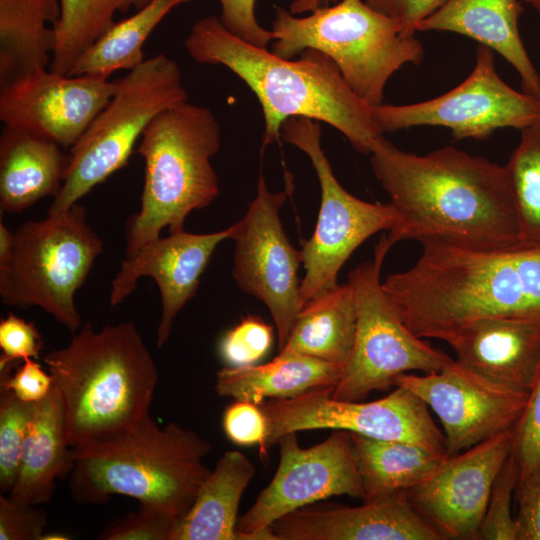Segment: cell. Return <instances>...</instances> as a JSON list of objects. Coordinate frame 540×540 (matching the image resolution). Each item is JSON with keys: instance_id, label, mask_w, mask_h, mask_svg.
<instances>
[{"instance_id": "7dc6e473", "label": "cell", "mask_w": 540, "mask_h": 540, "mask_svg": "<svg viewBox=\"0 0 540 540\" xmlns=\"http://www.w3.org/2000/svg\"><path fill=\"white\" fill-rule=\"evenodd\" d=\"M67 539H69V537L63 534H59V533L45 534L44 533L41 540H67Z\"/></svg>"}, {"instance_id": "d6a6232c", "label": "cell", "mask_w": 540, "mask_h": 540, "mask_svg": "<svg viewBox=\"0 0 540 540\" xmlns=\"http://www.w3.org/2000/svg\"><path fill=\"white\" fill-rule=\"evenodd\" d=\"M35 405L0 388V490L3 493L8 494L16 482Z\"/></svg>"}, {"instance_id": "f6af8a7d", "label": "cell", "mask_w": 540, "mask_h": 540, "mask_svg": "<svg viewBox=\"0 0 540 540\" xmlns=\"http://www.w3.org/2000/svg\"><path fill=\"white\" fill-rule=\"evenodd\" d=\"M337 0H294L290 4V12L292 14L311 12L321 6L336 3Z\"/></svg>"}, {"instance_id": "603a6c76", "label": "cell", "mask_w": 540, "mask_h": 540, "mask_svg": "<svg viewBox=\"0 0 540 540\" xmlns=\"http://www.w3.org/2000/svg\"><path fill=\"white\" fill-rule=\"evenodd\" d=\"M60 145L23 130L3 127L0 136V209L17 214L60 192L68 155Z\"/></svg>"}, {"instance_id": "8d00e7d4", "label": "cell", "mask_w": 540, "mask_h": 540, "mask_svg": "<svg viewBox=\"0 0 540 540\" xmlns=\"http://www.w3.org/2000/svg\"><path fill=\"white\" fill-rule=\"evenodd\" d=\"M512 453L519 468L518 479L540 470V364L525 410L515 425Z\"/></svg>"}, {"instance_id": "277c9868", "label": "cell", "mask_w": 540, "mask_h": 540, "mask_svg": "<svg viewBox=\"0 0 540 540\" xmlns=\"http://www.w3.org/2000/svg\"><path fill=\"white\" fill-rule=\"evenodd\" d=\"M44 363L60 396L71 448L118 437L150 415L158 370L131 321L101 331L87 321Z\"/></svg>"}, {"instance_id": "83f0119b", "label": "cell", "mask_w": 540, "mask_h": 540, "mask_svg": "<svg viewBox=\"0 0 540 540\" xmlns=\"http://www.w3.org/2000/svg\"><path fill=\"white\" fill-rule=\"evenodd\" d=\"M356 321L353 286L349 282L336 284L302 306L279 353L307 355L344 368L352 351Z\"/></svg>"}, {"instance_id": "ee69618b", "label": "cell", "mask_w": 540, "mask_h": 540, "mask_svg": "<svg viewBox=\"0 0 540 540\" xmlns=\"http://www.w3.org/2000/svg\"><path fill=\"white\" fill-rule=\"evenodd\" d=\"M371 8L398 22L406 35H415L419 24L447 0H364Z\"/></svg>"}, {"instance_id": "30bf717a", "label": "cell", "mask_w": 540, "mask_h": 540, "mask_svg": "<svg viewBox=\"0 0 540 540\" xmlns=\"http://www.w3.org/2000/svg\"><path fill=\"white\" fill-rule=\"evenodd\" d=\"M392 246L384 234L374 258L348 274L356 298L357 321L351 354L332 389L336 399L363 400L373 391L395 386V379L402 374L431 373L453 360L415 335L385 293L381 269Z\"/></svg>"}, {"instance_id": "4fadbf2b", "label": "cell", "mask_w": 540, "mask_h": 540, "mask_svg": "<svg viewBox=\"0 0 540 540\" xmlns=\"http://www.w3.org/2000/svg\"><path fill=\"white\" fill-rule=\"evenodd\" d=\"M378 130L448 128L455 141L483 140L501 128L520 131L540 121V98L517 91L498 75L493 51L478 45L472 72L450 91L422 102L372 107Z\"/></svg>"}, {"instance_id": "52a82bcc", "label": "cell", "mask_w": 540, "mask_h": 540, "mask_svg": "<svg viewBox=\"0 0 540 540\" xmlns=\"http://www.w3.org/2000/svg\"><path fill=\"white\" fill-rule=\"evenodd\" d=\"M271 52L293 59L307 49L329 56L351 89L371 106L383 104L391 76L407 64L418 65L424 47L398 22L364 0H341L305 17L275 7Z\"/></svg>"}, {"instance_id": "9c48e42d", "label": "cell", "mask_w": 540, "mask_h": 540, "mask_svg": "<svg viewBox=\"0 0 540 540\" xmlns=\"http://www.w3.org/2000/svg\"><path fill=\"white\" fill-rule=\"evenodd\" d=\"M117 80L114 95L70 147L64 182L48 213L69 209L124 167L151 120L188 101L178 64L163 53L144 60Z\"/></svg>"}, {"instance_id": "6da1fadb", "label": "cell", "mask_w": 540, "mask_h": 540, "mask_svg": "<svg viewBox=\"0 0 540 540\" xmlns=\"http://www.w3.org/2000/svg\"><path fill=\"white\" fill-rule=\"evenodd\" d=\"M374 176L396 215L387 238L479 247L519 244V222L505 166L452 146L405 152L383 136L370 153Z\"/></svg>"}, {"instance_id": "bcb514c9", "label": "cell", "mask_w": 540, "mask_h": 540, "mask_svg": "<svg viewBox=\"0 0 540 540\" xmlns=\"http://www.w3.org/2000/svg\"><path fill=\"white\" fill-rule=\"evenodd\" d=\"M14 232H12L2 221L0 222V259L9 253L13 243Z\"/></svg>"}, {"instance_id": "cb8c5ba5", "label": "cell", "mask_w": 540, "mask_h": 540, "mask_svg": "<svg viewBox=\"0 0 540 540\" xmlns=\"http://www.w3.org/2000/svg\"><path fill=\"white\" fill-rule=\"evenodd\" d=\"M72 465L62 404L53 385L49 394L35 405L18 476L7 496L25 505L48 503L53 496L56 479L70 473Z\"/></svg>"}, {"instance_id": "2e32d148", "label": "cell", "mask_w": 540, "mask_h": 540, "mask_svg": "<svg viewBox=\"0 0 540 540\" xmlns=\"http://www.w3.org/2000/svg\"><path fill=\"white\" fill-rule=\"evenodd\" d=\"M416 394L439 418L448 456L456 455L517 424L528 392L474 373L456 360L423 375L402 374L395 386Z\"/></svg>"}, {"instance_id": "74e56055", "label": "cell", "mask_w": 540, "mask_h": 540, "mask_svg": "<svg viewBox=\"0 0 540 540\" xmlns=\"http://www.w3.org/2000/svg\"><path fill=\"white\" fill-rule=\"evenodd\" d=\"M43 348L40 332L33 322L10 312L0 321V372L12 371L18 361L38 359Z\"/></svg>"}, {"instance_id": "e0dca14e", "label": "cell", "mask_w": 540, "mask_h": 540, "mask_svg": "<svg viewBox=\"0 0 540 540\" xmlns=\"http://www.w3.org/2000/svg\"><path fill=\"white\" fill-rule=\"evenodd\" d=\"M515 426L456 455L406 491L415 509L446 539L477 540L495 479L511 455Z\"/></svg>"}, {"instance_id": "e575fe53", "label": "cell", "mask_w": 540, "mask_h": 540, "mask_svg": "<svg viewBox=\"0 0 540 540\" xmlns=\"http://www.w3.org/2000/svg\"><path fill=\"white\" fill-rule=\"evenodd\" d=\"M273 340V328L260 317L249 315L225 333L219 355L228 367L255 365L268 354Z\"/></svg>"}, {"instance_id": "ffe728a7", "label": "cell", "mask_w": 540, "mask_h": 540, "mask_svg": "<svg viewBox=\"0 0 540 540\" xmlns=\"http://www.w3.org/2000/svg\"><path fill=\"white\" fill-rule=\"evenodd\" d=\"M274 540H445L406 491L359 506L307 505L277 520Z\"/></svg>"}, {"instance_id": "ac0fdd59", "label": "cell", "mask_w": 540, "mask_h": 540, "mask_svg": "<svg viewBox=\"0 0 540 540\" xmlns=\"http://www.w3.org/2000/svg\"><path fill=\"white\" fill-rule=\"evenodd\" d=\"M118 80L43 69L0 88L3 125L72 147L114 95Z\"/></svg>"}, {"instance_id": "1f68e13d", "label": "cell", "mask_w": 540, "mask_h": 540, "mask_svg": "<svg viewBox=\"0 0 540 540\" xmlns=\"http://www.w3.org/2000/svg\"><path fill=\"white\" fill-rule=\"evenodd\" d=\"M519 222V244L540 247V121L521 130L505 165Z\"/></svg>"}, {"instance_id": "8992f818", "label": "cell", "mask_w": 540, "mask_h": 540, "mask_svg": "<svg viewBox=\"0 0 540 540\" xmlns=\"http://www.w3.org/2000/svg\"><path fill=\"white\" fill-rule=\"evenodd\" d=\"M221 144L220 125L213 112L187 102L158 113L144 130L137 152L145 162L139 212L127 227L125 255L160 237L184 230L186 217L209 206L219 182L211 164Z\"/></svg>"}, {"instance_id": "484cf974", "label": "cell", "mask_w": 540, "mask_h": 540, "mask_svg": "<svg viewBox=\"0 0 540 540\" xmlns=\"http://www.w3.org/2000/svg\"><path fill=\"white\" fill-rule=\"evenodd\" d=\"M254 475L255 466L245 454L226 451L176 523L170 540H242L237 531L238 507Z\"/></svg>"}, {"instance_id": "d4e9b609", "label": "cell", "mask_w": 540, "mask_h": 540, "mask_svg": "<svg viewBox=\"0 0 540 540\" xmlns=\"http://www.w3.org/2000/svg\"><path fill=\"white\" fill-rule=\"evenodd\" d=\"M342 372V366L318 358L279 353L265 364L220 369L215 390L219 396L260 405L266 398H292L334 387Z\"/></svg>"}, {"instance_id": "7c38bea8", "label": "cell", "mask_w": 540, "mask_h": 540, "mask_svg": "<svg viewBox=\"0 0 540 540\" xmlns=\"http://www.w3.org/2000/svg\"><path fill=\"white\" fill-rule=\"evenodd\" d=\"M333 388L260 404L267 420V445L288 433L332 429L377 440L411 442L447 455L443 432L425 402L409 389L397 385L385 397L364 402L336 399Z\"/></svg>"}, {"instance_id": "f1b7e54d", "label": "cell", "mask_w": 540, "mask_h": 540, "mask_svg": "<svg viewBox=\"0 0 540 540\" xmlns=\"http://www.w3.org/2000/svg\"><path fill=\"white\" fill-rule=\"evenodd\" d=\"M363 501L407 491L431 476L448 455L405 441L351 433Z\"/></svg>"}, {"instance_id": "f546056e", "label": "cell", "mask_w": 540, "mask_h": 540, "mask_svg": "<svg viewBox=\"0 0 540 540\" xmlns=\"http://www.w3.org/2000/svg\"><path fill=\"white\" fill-rule=\"evenodd\" d=\"M191 0H151L130 17L116 21L77 59L68 73L108 78L118 70H131L144 59L143 46L152 31L175 7Z\"/></svg>"}, {"instance_id": "ba28073f", "label": "cell", "mask_w": 540, "mask_h": 540, "mask_svg": "<svg viewBox=\"0 0 540 540\" xmlns=\"http://www.w3.org/2000/svg\"><path fill=\"white\" fill-rule=\"evenodd\" d=\"M102 251L103 241L78 203L25 222L14 232L7 256L0 259L2 303L39 307L75 333L82 324L75 294Z\"/></svg>"}, {"instance_id": "d6986e66", "label": "cell", "mask_w": 540, "mask_h": 540, "mask_svg": "<svg viewBox=\"0 0 540 540\" xmlns=\"http://www.w3.org/2000/svg\"><path fill=\"white\" fill-rule=\"evenodd\" d=\"M233 230V225L206 234L181 230L151 240L125 255L112 281L110 305L116 306L127 298L141 277H151L159 288L162 306L156 345L164 346L171 335L176 315L195 295L200 277L216 247L231 239Z\"/></svg>"}, {"instance_id": "9a60e30c", "label": "cell", "mask_w": 540, "mask_h": 540, "mask_svg": "<svg viewBox=\"0 0 540 540\" xmlns=\"http://www.w3.org/2000/svg\"><path fill=\"white\" fill-rule=\"evenodd\" d=\"M287 190L271 191L260 173L257 193L244 217L233 224V277L244 292L263 302L276 326L281 350L302 304L298 269L301 251L290 243L280 219Z\"/></svg>"}, {"instance_id": "f35d334b", "label": "cell", "mask_w": 540, "mask_h": 540, "mask_svg": "<svg viewBox=\"0 0 540 540\" xmlns=\"http://www.w3.org/2000/svg\"><path fill=\"white\" fill-rule=\"evenodd\" d=\"M222 427L236 445H267V420L259 405L235 400L223 413Z\"/></svg>"}, {"instance_id": "ab89813d", "label": "cell", "mask_w": 540, "mask_h": 540, "mask_svg": "<svg viewBox=\"0 0 540 540\" xmlns=\"http://www.w3.org/2000/svg\"><path fill=\"white\" fill-rule=\"evenodd\" d=\"M46 525L45 511L0 496V540H41Z\"/></svg>"}, {"instance_id": "8fae6325", "label": "cell", "mask_w": 540, "mask_h": 540, "mask_svg": "<svg viewBox=\"0 0 540 540\" xmlns=\"http://www.w3.org/2000/svg\"><path fill=\"white\" fill-rule=\"evenodd\" d=\"M281 138L309 157L321 189L316 227L301 250L305 269L300 287L303 306L315 295L338 284V272L352 253L375 233L389 231L396 215L390 203L366 202L342 187L321 147L318 121L289 118L282 125Z\"/></svg>"}, {"instance_id": "7402d4cb", "label": "cell", "mask_w": 540, "mask_h": 540, "mask_svg": "<svg viewBox=\"0 0 540 540\" xmlns=\"http://www.w3.org/2000/svg\"><path fill=\"white\" fill-rule=\"evenodd\" d=\"M519 0H447L418 31H443L471 38L501 55L516 70L522 91L540 98V74L519 32Z\"/></svg>"}, {"instance_id": "7a4b0ae2", "label": "cell", "mask_w": 540, "mask_h": 540, "mask_svg": "<svg viewBox=\"0 0 540 540\" xmlns=\"http://www.w3.org/2000/svg\"><path fill=\"white\" fill-rule=\"evenodd\" d=\"M416 263L382 287L407 327L444 341L492 317H540V247H479L425 240Z\"/></svg>"}, {"instance_id": "60d3db41", "label": "cell", "mask_w": 540, "mask_h": 540, "mask_svg": "<svg viewBox=\"0 0 540 540\" xmlns=\"http://www.w3.org/2000/svg\"><path fill=\"white\" fill-rule=\"evenodd\" d=\"M219 19L224 27L244 41L268 49L274 40L272 30L263 28L255 16L256 0H218Z\"/></svg>"}, {"instance_id": "4dcf8cb0", "label": "cell", "mask_w": 540, "mask_h": 540, "mask_svg": "<svg viewBox=\"0 0 540 540\" xmlns=\"http://www.w3.org/2000/svg\"><path fill=\"white\" fill-rule=\"evenodd\" d=\"M151 0H60L61 16L49 69L68 75L81 54L116 22L117 13L139 10Z\"/></svg>"}, {"instance_id": "5b68a950", "label": "cell", "mask_w": 540, "mask_h": 540, "mask_svg": "<svg viewBox=\"0 0 540 540\" xmlns=\"http://www.w3.org/2000/svg\"><path fill=\"white\" fill-rule=\"evenodd\" d=\"M211 450L193 430L177 423L162 428L149 415L118 437L71 448L69 489L79 504L124 495L180 519L211 473L204 463Z\"/></svg>"}, {"instance_id": "c3c4849f", "label": "cell", "mask_w": 540, "mask_h": 540, "mask_svg": "<svg viewBox=\"0 0 540 540\" xmlns=\"http://www.w3.org/2000/svg\"><path fill=\"white\" fill-rule=\"evenodd\" d=\"M529 4L533 9L540 13V0H523Z\"/></svg>"}, {"instance_id": "836d02e7", "label": "cell", "mask_w": 540, "mask_h": 540, "mask_svg": "<svg viewBox=\"0 0 540 540\" xmlns=\"http://www.w3.org/2000/svg\"><path fill=\"white\" fill-rule=\"evenodd\" d=\"M518 477V464L511 453L493 484L477 540H517L515 516L512 514V498Z\"/></svg>"}, {"instance_id": "b9f144b4", "label": "cell", "mask_w": 540, "mask_h": 540, "mask_svg": "<svg viewBox=\"0 0 540 540\" xmlns=\"http://www.w3.org/2000/svg\"><path fill=\"white\" fill-rule=\"evenodd\" d=\"M36 359H26L14 372H0V388L11 391L19 400L37 403L43 400L53 387V377Z\"/></svg>"}, {"instance_id": "5bb4252c", "label": "cell", "mask_w": 540, "mask_h": 540, "mask_svg": "<svg viewBox=\"0 0 540 540\" xmlns=\"http://www.w3.org/2000/svg\"><path fill=\"white\" fill-rule=\"evenodd\" d=\"M297 433L276 441L280 461L270 483L238 517L242 540H274L271 526L285 515L332 496L363 499L351 433L333 430L328 438L302 448Z\"/></svg>"}, {"instance_id": "d590c367", "label": "cell", "mask_w": 540, "mask_h": 540, "mask_svg": "<svg viewBox=\"0 0 540 540\" xmlns=\"http://www.w3.org/2000/svg\"><path fill=\"white\" fill-rule=\"evenodd\" d=\"M178 517L159 506L140 503L138 509L109 523L100 540H170Z\"/></svg>"}, {"instance_id": "4316f807", "label": "cell", "mask_w": 540, "mask_h": 540, "mask_svg": "<svg viewBox=\"0 0 540 540\" xmlns=\"http://www.w3.org/2000/svg\"><path fill=\"white\" fill-rule=\"evenodd\" d=\"M60 0H0V88L49 67Z\"/></svg>"}, {"instance_id": "7bdbcfd3", "label": "cell", "mask_w": 540, "mask_h": 540, "mask_svg": "<svg viewBox=\"0 0 540 540\" xmlns=\"http://www.w3.org/2000/svg\"><path fill=\"white\" fill-rule=\"evenodd\" d=\"M514 496L517 540H540V470L518 479Z\"/></svg>"}, {"instance_id": "3957f363", "label": "cell", "mask_w": 540, "mask_h": 540, "mask_svg": "<svg viewBox=\"0 0 540 540\" xmlns=\"http://www.w3.org/2000/svg\"><path fill=\"white\" fill-rule=\"evenodd\" d=\"M184 46L197 63L223 65L252 90L264 116V146L278 142L283 123L294 117L333 126L367 155L383 136L373 106L351 89L336 63L322 52L307 49L296 60L278 57L234 35L215 15L198 20Z\"/></svg>"}, {"instance_id": "44dd1931", "label": "cell", "mask_w": 540, "mask_h": 540, "mask_svg": "<svg viewBox=\"0 0 540 540\" xmlns=\"http://www.w3.org/2000/svg\"><path fill=\"white\" fill-rule=\"evenodd\" d=\"M444 341L465 368L496 384L529 392L540 364V317H492Z\"/></svg>"}]
</instances>
